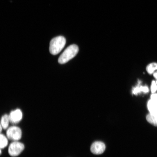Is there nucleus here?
I'll list each match as a JSON object with an SVG mask.
<instances>
[{
	"mask_svg": "<svg viewBox=\"0 0 157 157\" xmlns=\"http://www.w3.org/2000/svg\"><path fill=\"white\" fill-rule=\"evenodd\" d=\"M8 116L10 122L13 124H16L21 120L23 117V113L21 110L17 108L11 111Z\"/></svg>",
	"mask_w": 157,
	"mask_h": 157,
	"instance_id": "5",
	"label": "nucleus"
},
{
	"mask_svg": "<svg viewBox=\"0 0 157 157\" xmlns=\"http://www.w3.org/2000/svg\"><path fill=\"white\" fill-rule=\"evenodd\" d=\"M156 83L157 84V80L156 81Z\"/></svg>",
	"mask_w": 157,
	"mask_h": 157,
	"instance_id": "15",
	"label": "nucleus"
},
{
	"mask_svg": "<svg viewBox=\"0 0 157 157\" xmlns=\"http://www.w3.org/2000/svg\"><path fill=\"white\" fill-rule=\"evenodd\" d=\"M146 69L149 74H153L157 70V63L153 62L149 64L146 66Z\"/></svg>",
	"mask_w": 157,
	"mask_h": 157,
	"instance_id": "9",
	"label": "nucleus"
},
{
	"mask_svg": "<svg viewBox=\"0 0 157 157\" xmlns=\"http://www.w3.org/2000/svg\"><path fill=\"white\" fill-rule=\"evenodd\" d=\"M153 76L157 80V70L155 71L153 74Z\"/></svg>",
	"mask_w": 157,
	"mask_h": 157,
	"instance_id": "14",
	"label": "nucleus"
},
{
	"mask_svg": "<svg viewBox=\"0 0 157 157\" xmlns=\"http://www.w3.org/2000/svg\"><path fill=\"white\" fill-rule=\"evenodd\" d=\"M147 108L150 114L157 116V102L150 100L148 102Z\"/></svg>",
	"mask_w": 157,
	"mask_h": 157,
	"instance_id": "7",
	"label": "nucleus"
},
{
	"mask_svg": "<svg viewBox=\"0 0 157 157\" xmlns=\"http://www.w3.org/2000/svg\"><path fill=\"white\" fill-rule=\"evenodd\" d=\"M24 149V145L22 143L18 141H13L9 146L8 153L11 156H16L19 155Z\"/></svg>",
	"mask_w": 157,
	"mask_h": 157,
	"instance_id": "4",
	"label": "nucleus"
},
{
	"mask_svg": "<svg viewBox=\"0 0 157 157\" xmlns=\"http://www.w3.org/2000/svg\"><path fill=\"white\" fill-rule=\"evenodd\" d=\"M151 91L152 93H156L157 90V84L155 81H152L151 86Z\"/></svg>",
	"mask_w": 157,
	"mask_h": 157,
	"instance_id": "12",
	"label": "nucleus"
},
{
	"mask_svg": "<svg viewBox=\"0 0 157 157\" xmlns=\"http://www.w3.org/2000/svg\"><path fill=\"white\" fill-rule=\"evenodd\" d=\"M0 147L1 149H3L6 147L8 144V140L7 137L2 133L0 135Z\"/></svg>",
	"mask_w": 157,
	"mask_h": 157,
	"instance_id": "10",
	"label": "nucleus"
},
{
	"mask_svg": "<svg viewBox=\"0 0 157 157\" xmlns=\"http://www.w3.org/2000/svg\"><path fill=\"white\" fill-rule=\"evenodd\" d=\"M78 51V46L75 44H72L67 47L60 55L58 62L61 64L65 63L73 58Z\"/></svg>",
	"mask_w": 157,
	"mask_h": 157,
	"instance_id": "1",
	"label": "nucleus"
},
{
	"mask_svg": "<svg viewBox=\"0 0 157 157\" xmlns=\"http://www.w3.org/2000/svg\"><path fill=\"white\" fill-rule=\"evenodd\" d=\"M66 39L63 36H59L52 39L50 42L49 51L53 55L59 53L64 47Z\"/></svg>",
	"mask_w": 157,
	"mask_h": 157,
	"instance_id": "2",
	"label": "nucleus"
},
{
	"mask_svg": "<svg viewBox=\"0 0 157 157\" xmlns=\"http://www.w3.org/2000/svg\"><path fill=\"white\" fill-rule=\"evenodd\" d=\"M106 148L105 144L101 141H96L93 142L90 147V150L93 154H99L104 151Z\"/></svg>",
	"mask_w": 157,
	"mask_h": 157,
	"instance_id": "6",
	"label": "nucleus"
},
{
	"mask_svg": "<svg viewBox=\"0 0 157 157\" xmlns=\"http://www.w3.org/2000/svg\"><path fill=\"white\" fill-rule=\"evenodd\" d=\"M146 118L149 123L154 126H157V116L150 113L147 115Z\"/></svg>",
	"mask_w": 157,
	"mask_h": 157,
	"instance_id": "11",
	"label": "nucleus"
},
{
	"mask_svg": "<svg viewBox=\"0 0 157 157\" xmlns=\"http://www.w3.org/2000/svg\"><path fill=\"white\" fill-rule=\"evenodd\" d=\"M22 132L18 126H13L8 127L6 131V136L8 139L13 141H17L22 138Z\"/></svg>",
	"mask_w": 157,
	"mask_h": 157,
	"instance_id": "3",
	"label": "nucleus"
},
{
	"mask_svg": "<svg viewBox=\"0 0 157 157\" xmlns=\"http://www.w3.org/2000/svg\"><path fill=\"white\" fill-rule=\"evenodd\" d=\"M10 122L8 115L5 114L1 117L0 125L3 129H7L8 128Z\"/></svg>",
	"mask_w": 157,
	"mask_h": 157,
	"instance_id": "8",
	"label": "nucleus"
},
{
	"mask_svg": "<svg viewBox=\"0 0 157 157\" xmlns=\"http://www.w3.org/2000/svg\"><path fill=\"white\" fill-rule=\"evenodd\" d=\"M151 99L157 102V93H154L151 96Z\"/></svg>",
	"mask_w": 157,
	"mask_h": 157,
	"instance_id": "13",
	"label": "nucleus"
}]
</instances>
